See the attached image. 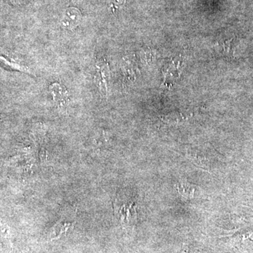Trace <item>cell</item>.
<instances>
[{"label":"cell","instance_id":"obj_1","mask_svg":"<svg viewBox=\"0 0 253 253\" xmlns=\"http://www.w3.org/2000/svg\"><path fill=\"white\" fill-rule=\"evenodd\" d=\"M97 72L95 76V81L100 92L102 94H107L108 83L109 81L110 73L109 64L105 60L99 61L96 64Z\"/></svg>","mask_w":253,"mask_h":253},{"label":"cell","instance_id":"obj_2","mask_svg":"<svg viewBox=\"0 0 253 253\" xmlns=\"http://www.w3.org/2000/svg\"><path fill=\"white\" fill-rule=\"evenodd\" d=\"M49 89L55 103L59 107L64 108L68 101V92L66 88L59 83H54L50 86Z\"/></svg>","mask_w":253,"mask_h":253},{"label":"cell","instance_id":"obj_3","mask_svg":"<svg viewBox=\"0 0 253 253\" xmlns=\"http://www.w3.org/2000/svg\"><path fill=\"white\" fill-rule=\"evenodd\" d=\"M81 20V14L79 10L76 8H70L66 10V14L62 20V24L66 28L72 29L79 24Z\"/></svg>","mask_w":253,"mask_h":253},{"label":"cell","instance_id":"obj_4","mask_svg":"<svg viewBox=\"0 0 253 253\" xmlns=\"http://www.w3.org/2000/svg\"><path fill=\"white\" fill-rule=\"evenodd\" d=\"M175 187L179 193L186 199H191L194 198L196 193V188L194 185H191L189 182L186 181H180L176 183Z\"/></svg>","mask_w":253,"mask_h":253},{"label":"cell","instance_id":"obj_5","mask_svg":"<svg viewBox=\"0 0 253 253\" xmlns=\"http://www.w3.org/2000/svg\"><path fill=\"white\" fill-rule=\"evenodd\" d=\"M189 249H188L187 246H184V249H183L182 253H188Z\"/></svg>","mask_w":253,"mask_h":253}]
</instances>
